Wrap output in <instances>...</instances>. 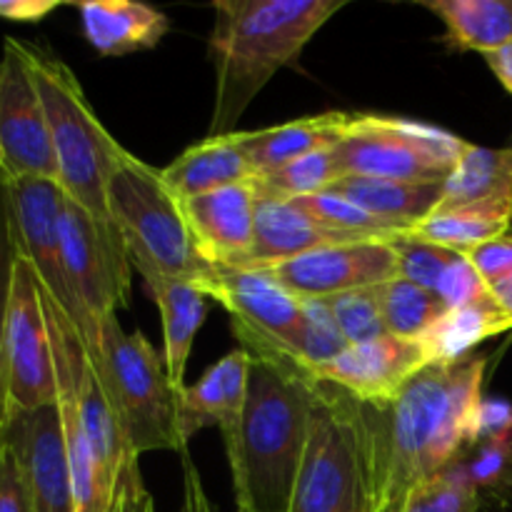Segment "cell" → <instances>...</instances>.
<instances>
[{
	"label": "cell",
	"instance_id": "cell-1",
	"mask_svg": "<svg viewBox=\"0 0 512 512\" xmlns=\"http://www.w3.org/2000/svg\"><path fill=\"white\" fill-rule=\"evenodd\" d=\"M488 355L425 365L390 408H373L378 512L400 510L410 490L475 448Z\"/></svg>",
	"mask_w": 512,
	"mask_h": 512
},
{
	"label": "cell",
	"instance_id": "cell-2",
	"mask_svg": "<svg viewBox=\"0 0 512 512\" xmlns=\"http://www.w3.org/2000/svg\"><path fill=\"white\" fill-rule=\"evenodd\" d=\"M345 0H218L208 38L215 68V103L208 138L238 133L255 95L285 65L295 63L315 33Z\"/></svg>",
	"mask_w": 512,
	"mask_h": 512
},
{
	"label": "cell",
	"instance_id": "cell-3",
	"mask_svg": "<svg viewBox=\"0 0 512 512\" xmlns=\"http://www.w3.org/2000/svg\"><path fill=\"white\" fill-rule=\"evenodd\" d=\"M315 385L318 380L298 365L250 355L243 425L228 455L238 510H290L308 448Z\"/></svg>",
	"mask_w": 512,
	"mask_h": 512
},
{
	"label": "cell",
	"instance_id": "cell-4",
	"mask_svg": "<svg viewBox=\"0 0 512 512\" xmlns=\"http://www.w3.org/2000/svg\"><path fill=\"white\" fill-rule=\"evenodd\" d=\"M8 40L23 58L43 100L60 190L120 240L108 210V183L128 150L100 123L78 75L65 60L30 40Z\"/></svg>",
	"mask_w": 512,
	"mask_h": 512
},
{
	"label": "cell",
	"instance_id": "cell-5",
	"mask_svg": "<svg viewBox=\"0 0 512 512\" xmlns=\"http://www.w3.org/2000/svg\"><path fill=\"white\" fill-rule=\"evenodd\" d=\"M288 512H378V443L370 405L323 380L315 385L308 448Z\"/></svg>",
	"mask_w": 512,
	"mask_h": 512
},
{
	"label": "cell",
	"instance_id": "cell-6",
	"mask_svg": "<svg viewBox=\"0 0 512 512\" xmlns=\"http://www.w3.org/2000/svg\"><path fill=\"white\" fill-rule=\"evenodd\" d=\"M118 413L123 433L135 455L173 450L188 455L180 430V395L165 368V355L150 345L140 330L125 333L118 315L100 325V345L88 355Z\"/></svg>",
	"mask_w": 512,
	"mask_h": 512
},
{
	"label": "cell",
	"instance_id": "cell-7",
	"mask_svg": "<svg viewBox=\"0 0 512 512\" xmlns=\"http://www.w3.org/2000/svg\"><path fill=\"white\" fill-rule=\"evenodd\" d=\"M108 210L130 265L143 280H195L210 268L195 250L183 200L168 188L163 170L133 153H125L110 175Z\"/></svg>",
	"mask_w": 512,
	"mask_h": 512
},
{
	"label": "cell",
	"instance_id": "cell-8",
	"mask_svg": "<svg viewBox=\"0 0 512 512\" xmlns=\"http://www.w3.org/2000/svg\"><path fill=\"white\" fill-rule=\"evenodd\" d=\"M468 140L423 120L350 113L333 143L340 178L445 183L468 150Z\"/></svg>",
	"mask_w": 512,
	"mask_h": 512
},
{
	"label": "cell",
	"instance_id": "cell-9",
	"mask_svg": "<svg viewBox=\"0 0 512 512\" xmlns=\"http://www.w3.org/2000/svg\"><path fill=\"white\" fill-rule=\"evenodd\" d=\"M193 283L228 310L233 333L245 353L303 368V300L295 298L273 275L255 268L210 265Z\"/></svg>",
	"mask_w": 512,
	"mask_h": 512
},
{
	"label": "cell",
	"instance_id": "cell-10",
	"mask_svg": "<svg viewBox=\"0 0 512 512\" xmlns=\"http://www.w3.org/2000/svg\"><path fill=\"white\" fill-rule=\"evenodd\" d=\"M60 250L70 293L85 320V353L95 355L100 325L128 308L130 260L123 240L100 228L80 205L63 200L60 213Z\"/></svg>",
	"mask_w": 512,
	"mask_h": 512
},
{
	"label": "cell",
	"instance_id": "cell-11",
	"mask_svg": "<svg viewBox=\"0 0 512 512\" xmlns=\"http://www.w3.org/2000/svg\"><path fill=\"white\" fill-rule=\"evenodd\" d=\"M5 378H8V418L15 413L58 403L53 345L38 278L18 253L10 295L8 335H5Z\"/></svg>",
	"mask_w": 512,
	"mask_h": 512
},
{
	"label": "cell",
	"instance_id": "cell-12",
	"mask_svg": "<svg viewBox=\"0 0 512 512\" xmlns=\"http://www.w3.org/2000/svg\"><path fill=\"white\" fill-rule=\"evenodd\" d=\"M8 190L10 218L18 253L28 260L38 278L45 298L70 320L80 338L85 340V320L70 293L60 250V213H63V190L55 180L23 178L3 180Z\"/></svg>",
	"mask_w": 512,
	"mask_h": 512
},
{
	"label": "cell",
	"instance_id": "cell-13",
	"mask_svg": "<svg viewBox=\"0 0 512 512\" xmlns=\"http://www.w3.org/2000/svg\"><path fill=\"white\" fill-rule=\"evenodd\" d=\"M0 178L58 183L48 118L23 58L8 38L0 60Z\"/></svg>",
	"mask_w": 512,
	"mask_h": 512
},
{
	"label": "cell",
	"instance_id": "cell-14",
	"mask_svg": "<svg viewBox=\"0 0 512 512\" xmlns=\"http://www.w3.org/2000/svg\"><path fill=\"white\" fill-rule=\"evenodd\" d=\"M300 300H330L398 278V255L388 240L365 238L323 245L285 263L260 268Z\"/></svg>",
	"mask_w": 512,
	"mask_h": 512
},
{
	"label": "cell",
	"instance_id": "cell-15",
	"mask_svg": "<svg viewBox=\"0 0 512 512\" xmlns=\"http://www.w3.org/2000/svg\"><path fill=\"white\" fill-rule=\"evenodd\" d=\"M5 443L23 468L35 512H75L58 403L10 415Z\"/></svg>",
	"mask_w": 512,
	"mask_h": 512
},
{
	"label": "cell",
	"instance_id": "cell-16",
	"mask_svg": "<svg viewBox=\"0 0 512 512\" xmlns=\"http://www.w3.org/2000/svg\"><path fill=\"white\" fill-rule=\"evenodd\" d=\"M428 365L420 340H403L395 335L365 345H350L345 353L330 360L315 378L343 390L353 400L373 408H390L415 373Z\"/></svg>",
	"mask_w": 512,
	"mask_h": 512
},
{
	"label": "cell",
	"instance_id": "cell-17",
	"mask_svg": "<svg viewBox=\"0 0 512 512\" xmlns=\"http://www.w3.org/2000/svg\"><path fill=\"white\" fill-rule=\"evenodd\" d=\"M255 210L258 190L253 180L183 200L185 220L200 258L208 265L235 268L253 245Z\"/></svg>",
	"mask_w": 512,
	"mask_h": 512
},
{
	"label": "cell",
	"instance_id": "cell-18",
	"mask_svg": "<svg viewBox=\"0 0 512 512\" xmlns=\"http://www.w3.org/2000/svg\"><path fill=\"white\" fill-rule=\"evenodd\" d=\"M250 355L243 348L220 358L195 385L180 395V430L188 443L205 425H218L225 453H233L243 425L245 400H248Z\"/></svg>",
	"mask_w": 512,
	"mask_h": 512
},
{
	"label": "cell",
	"instance_id": "cell-19",
	"mask_svg": "<svg viewBox=\"0 0 512 512\" xmlns=\"http://www.w3.org/2000/svg\"><path fill=\"white\" fill-rule=\"evenodd\" d=\"M350 240H365L363 235L340 233V230L325 228L315 218H310L303 208L293 200L265 198L258 195V210H255V235L248 255L235 268H270V265L285 263L308 250L323 248V245L350 243Z\"/></svg>",
	"mask_w": 512,
	"mask_h": 512
},
{
	"label": "cell",
	"instance_id": "cell-20",
	"mask_svg": "<svg viewBox=\"0 0 512 512\" xmlns=\"http://www.w3.org/2000/svg\"><path fill=\"white\" fill-rule=\"evenodd\" d=\"M73 378H75V403H78L80 425L85 430L95 463H98L100 480L108 495L113 498L115 485L123 470L138 463V455L130 450L128 438L123 433L118 413L85 353L83 338L75 340L73 348Z\"/></svg>",
	"mask_w": 512,
	"mask_h": 512
},
{
	"label": "cell",
	"instance_id": "cell-21",
	"mask_svg": "<svg viewBox=\"0 0 512 512\" xmlns=\"http://www.w3.org/2000/svg\"><path fill=\"white\" fill-rule=\"evenodd\" d=\"M438 213H475L512 223V148L468 145L443 183Z\"/></svg>",
	"mask_w": 512,
	"mask_h": 512
},
{
	"label": "cell",
	"instance_id": "cell-22",
	"mask_svg": "<svg viewBox=\"0 0 512 512\" xmlns=\"http://www.w3.org/2000/svg\"><path fill=\"white\" fill-rule=\"evenodd\" d=\"M73 8L85 40L105 58L155 48L170 30L168 15L133 0H85Z\"/></svg>",
	"mask_w": 512,
	"mask_h": 512
},
{
	"label": "cell",
	"instance_id": "cell-23",
	"mask_svg": "<svg viewBox=\"0 0 512 512\" xmlns=\"http://www.w3.org/2000/svg\"><path fill=\"white\" fill-rule=\"evenodd\" d=\"M348 120L350 113H320L273 125V128L235 135H238L245 158L253 165L255 178H260V175L273 173V170L283 168V165L293 163L303 155L338 143Z\"/></svg>",
	"mask_w": 512,
	"mask_h": 512
},
{
	"label": "cell",
	"instance_id": "cell-24",
	"mask_svg": "<svg viewBox=\"0 0 512 512\" xmlns=\"http://www.w3.org/2000/svg\"><path fill=\"white\" fill-rule=\"evenodd\" d=\"M163 178L180 200H188L228 185L250 183L255 180V170L240 148L238 135L233 133L190 145L163 168Z\"/></svg>",
	"mask_w": 512,
	"mask_h": 512
},
{
	"label": "cell",
	"instance_id": "cell-25",
	"mask_svg": "<svg viewBox=\"0 0 512 512\" xmlns=\"http://www.w3.org/2000/svg\"><path fill=\"white\" fill-rule=\"evenodd\" d=\"M328 190L340 193L358 208L368 210L370 215L405 230V233L430 218L443 200V183L340 178Z\"/></svg>",
	"mask_w": 512,
	"mask_h": 512
},
{
	"label": "cell",
	"instance_id": "cell-26",
	"mask_svg": "<svg viewBox=\"0 0 512 512\" xmlns=\"http://www.w3.org/2000/svg\"><path fill=\"white\" fill-rule=\"evenodd\" d=\"M163 318L165 368L178 388H185V365L193 350L195 333L208 315V295L193 280L150 278L145 280Z\"/></svg>",
	"mask_w": 512,
	"mask_h": 512
},
{
	"label": "cell",
	"instance_id": "cell-27",
	"mask_svg": "<svg viewBox=\"0 0 512 512\" xmlns=\"http://www.w3.org/2000/svg\"><path fill=\"white\" fill-rule=\"evenodd\" d=\"M445 23L450 50L495 53L512 43V0H420Z\"/></svg>",
	"mask_w": 512,
	"mask_h": 512
},
{
	"label": "cell",
	"instance_id": "cell-28",
	"mask_svg": "<svg viewBox=\"0 0 512 512\" xmlns=\"http://www.w3.org/2000/svg\"><path fill=\"white\" fill-rule=\"evenodd\" d=\"M512 330L508 318L498 305H475V308L448 310L428 333L420 338L428 365L455 363L468 355L483 340Z\"/></svg>",
	"mask_w": 512,
	"mask_h": 512
},
{
	"label": "cell",
	"instance_id": "cell-29",
	"mask_svg": "<svg viewBox=\"0 0 512 512\" xmlns=\"http://www.w3.org/2000/svg\"><path fill=\"white\" fill-rule=\"evenodd\" d=\"M375 293H378L388 335H395V338L420 340L448 313L438 295L403 278L375 285Z\"/></svg>",
	"mask_w": 512,
	"mask_h": 512
},
{
	"label": "cell",
	"instance_id": "cell-30",
	"mask_svg": "<svg viewBox=\"0 0 512 512\" xmlns=\"http://www.w3.org/2000/svg\"><path fill=\"white\" fill-rule=\"evenodd\" d=\"M338 180V168H335L333 145L320 148L315 153L303 155L283 168L273 170L268 175L255 178V190L265 198L280 200H298L305 195H315L328 190Z\"/></svg>",
	"mask_w": 512,
	"mask_h": 512
},
{
	"label": "cell",
	"instance_id": "cell-31",
	"mask_svg": "<svg viewBox=\"0 0 512 512\" xmlns=\"http://www.w3.org/2000/svg\"><path fill=\"white\" fill-rule=\"evenodd\" d=\"M510 233V220L488 218L475 213H438L415 225L410 235L433 243L438 248L453 250V253H470L478 245L498 240Z\"/></svg>",
	"mask_w": 512,
	"mask_h": 512
},
{
	"label": "cell",
	"instance_id": "cell-32",
	"mask_svg": "<svg viewBox=\"0 0 512 512\" xmlns=\"http://www.w3.org/2000/svg\"><path fill=\"white\" fill-rule=\"evenodd\" d=\"M480 490L470 480L465 463H453L433 478L415 485L400 512H478Z\"/></svg>",
	"mask_w": 512,
	"mask_h": 512
},
{
	"label": "cell",
	"instance_id": "cell-33",
	"mask_svg": "<svg viewBox=\"0 0 512 512\" xmlns=\"http://www.w3.org/2000/svg\"><path fill=\"white\" fill-rule=\"evenodd\" d=\"M293 203L298 205V208H303L310 218L323 223L325 228L340 230V233L363 235V238H380V240H390L395 238V235L405 233V230L395 228V225L370 215L368 210L358 208V205L350 203V200L343 198L340 193H333V190L305 195V198L293 200Z\"/></svg>",
	"mask_w": 512,
	"mask_h": 512
},
{
	"label": "cell",
	"instance_id": "cell-34",
	"mask_svg": "<svg viewBox=\"0 0 512 512\" xmlns=\"http://www.w3.org/2000/svg\"><path fill=\"white\" fill-rule=\"evenodd\" d=\"M350 345L340 333L328 300H303V345L300 363L315 378L323 365L345 353Z\"/></svg>",
	"mask_w": 512,
	"mask_h": 512
},
{
	"label": "cell",
	"instance_id": "cell-35",
	"mask_svg": "<svg viewBox=\"0 0 512 512\" xmlns=\"http://www.w3.org/2000/svg\"><path fill=\"white\" fill-rule=\"evenodd\" d=\"M328 305L348 345H365L388 335L375 288H360L335 295L328 300Z\"/></svg>",
	"mask_w": 512,
	"mask_h": 512
},
{
	"label": "cell",
	"instance_id": "cell-36",
	"mask_svg": "<svg viewBox=\"0 0 512 512\" xmlns=\"http://www.w3.org/2000/svg\"><path fill=\"white\" fill-rule=\"evenodd\" d=\"M388 243L393 245L395 255H398V278L410 280V283L420 285V288L430 290V293L438 290L440 280L448 273L450 265L455 263L458 255H463L438 248L433 243H425V240L415 238L410 233L395 235Z\"/></svg>",
	"mask_w": 512,
	"mask_h": 512
},
{
	"label": "cell",
	"instance_id": "cell-37",
	"mask_svg": "<svg viewBox=\"0 0 512 512\" xmlns=\"http://www.w3.org/2000/svg\"><path fill=\"white\" fill-rule=\"evenodd\" d=\"M18 260L13 218H10L8 190L0 178V425L8 423V378H5V335H8L10 295H13V273Z\"/></svg>",
	"mask_w": 512,
	"mask_h": 512
},
{
	"label": "cell",
	"instance_id": "cell-38",
	"mask_svg": "<svg viewBox=\"0 0 512 512\" xmlns=\"http://www.w3.org/2000/svg\"><path fill=\"white\" fill-rule=\"evenodd\" d=\"M470 480L480 493L512 490V438L480 443L463 458Z\"/></svg>",
	"mask_w": 512,
	"mask_h": 512
},
{
	"label": "cell",
	"instance_id": "cell-39",
	"mask_svg": "<svg viewBox=\"0 0 512 512\" xmlns=\"http://www.w3.org/2000/svg\"><path fill=\"white\" fill-rule=\"evenodd\" d=\"M435 295L443 300L448 310L475 308V305L495 303L488 285L483 283V278H480L478 270L473 268L468 255H458V258H455V263L450 265L448 273H445L443 280H440Z\"/></svg>",
	"mask_w": 512,
	"mask_h": 512
},
{
	"label": "cell",
	"instance_id": "cell-40",
	"mask_svg": "<svg viewBox=\"0 0 512 512\" xmlns=\"http://www.w3.org/2000/svg\"><path fill=\"white\" fill-rule=\"evenodd\" d=\"M0 512H35L23 468L8 443L0 458Z\"/></svg>",
	"mask_w": 512,
	"mask_h": 512
},
{
	"label": "cell",
	"instance_id": "cell-41",
	"mask_svg": "<svg viewBox=\"0 0 512 512\" xmlns=\"http://www.w3.org/2000/svg\"><path fill=\"white\" fill-rule=\"evenodd\" d=\"M512 438V405L503 398H483L475 418V445Z\"/></svg>",
	"mask_w": 512,
	"mask_h": 512
},
{
	"label": "cell",
	"instance_id": "cell-42",
	"mask_svg": "<svg viewBox=\"0 0 512 512\" xmlns=\"http://www.w3.org/2000/svg\"><path fill=\"white\" fill-rule=\"evenodd\" d=\"M148 493L143 485V478H140L138 463L130 465L128 470H123L118 478V485H115L113 503H110L108 512H138L140 500Z\"/></svg>",
	"mask_w": 512,
	"mask_h": 512
},
{
	"label": "cell",
	"instance_id": "cell-43",
	"mask_svg": "<svg viewBox=\"0 0 512 512\" xmlns=\"http://www.w3.org/2000/svg\"><path fill=\"white\" fill-rule=\"evenodd\" d=\"M58 5V0H0V18L13 23H40L58 10Z\"/></svg>",
	"mask_w": 512,
	"mask_h": 512
},
{
	"label": "cell",
	"instance_id": "cell-44",
	"mask_svg": "<svg viewBox=\"0 0 512 512\" xmlns=\"http://www.w3.org/2000/svg\"><path fill=\"white\" fill-rule=\"evenodd\" d=\"M183 500H188L193 512H215L213 503H210L208 493L203 488V480H200L198 468L190 460V455L183 458Z\"/></svg>",
	"mask_w": 512,
	"mask_h": 512
},
{
	"label": "cell",
	"instance_id": "cell-45",
	"mask_svg": "<svg viewBox=\"0 0 512 512\" xmlns=\"http://www.w3.org/2000/svg\"><path fill=\"white\" fill-rule=\"evenodd\" d=\"M483 58L485 63H488V68L493 70L495 78L500 80V85H503V88L512 95V43L505 45V48L495 50V53L483 55Z\"/></svg>",
	"mask_w": 512,
	"mask_h": 512
},
{
	"label": "cell",
	"instance_id": "cell-46",
	"mask_svg": "<svg viewBox=\"0 0 512 512\" xmlns=\"http://www.w3.org/2000/svg\"><path fill=\"white\" fill-rule=\"evenodd\" d=\"M490 295H493L495 305H498L500 310H503V315L508 318L510 328H512V270L505 278H500L498 283L490 285Z\"/></svg>",
	"mask_w": 512,
	"mask_h": 512
},
{
	"label": "cell",
	"instance_id": "cell-47",
	"mask_svg": "<svg viewBox=\"0 0 512 512\" xmlns=\"http://www.w3.org/2000/svg\"><path fill=\"white\" fill-rule=\"evenodd\" d=\"M138 512H155V505H153V498H150V493L143 495V500H140Z\"/></svg>",
	"mask_w": 512,
	"mask_h": 512
},
{
	"label": "cell",
	"instance_id": "cell-48",
	"mask_svg": "<svg viewBox=\"0 0 512 512\" xmlns=\"http://www.w3.org/2000/svg\"><path fill=\"white\" fill-rule=\"evenodd\" d=\"M3 450H5V425H0V458H3Z\"/></svg>",
	"mask_w": 512,
	"mask_h": 512
},
{
	"label": "cell",
	"instance_id": "cell-49",
	"mask_svg": "<svg viewBox=\"0 0 512 512\" xmlns=\"http://www.w3.org/2000/svg\"><path fill=\"white\" fill-rule=\"evenodd\" d=\"M180 512H193V508H190L188 500H183V510H180Z\"/></svg>",
	"mask_w": 512,
	"mask_h": 512
},
{
	"label": "cell",
	"instance_id": "cell-50",
	"mask_svg": "<svg viewBox=\"0 0 512 512\" xmlns=\"http://www.w3.org/2000/svg\"><path fill=\"white\" fill-rule=\"evenodd\" d=\"M508 235H512V223H510V233Z\"/></svg>",
	"mask_w": 512,
	"mask_h": 512
},
{
	"label": "cell",
	"instance_id": "cell-51",
	"mask_svg": "<svg viewBox=\"0 0 512 512\" xmlns=\"http://www.w3.org/2000/svg\"><path fill=\"white\" fill-rule=\"evenodd\" d=\"M510 148H512V138H510Z\"/></svg>",
	"mask_w": 512,
	"mask_h": 512
},
{
	"label": "cell",
	"instance_id": "cell-52",
	"mask_svg": "<svg viewBox=\"0 0 512 512\" xmlns=\"http://www.w3.org/2000/svg\"><path fill=\"white\" fill-rule=\"evenodd\" d=\"M0 163H3V158H0Z\"/></svg>",
	"mask_w": 512,
	"mask_h": 512
},
{
	"label": "cell",
	"instance_id": "cell-53",
	"mask_svg": "<svg viewBox=\"0 0 512 512\" xmlns=\"http://www.w3.org/2000/svg\"><path fill=\"white\" fill-rule=\"evenodd\" d=\"M238 512H245V510H238Z\"/></svg>",
	"mask_w": 512,
	"mask_h": 512
}]
</instances>
